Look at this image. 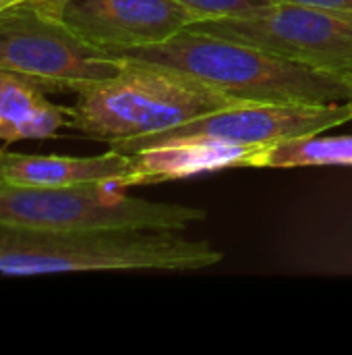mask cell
Segmentation results:
<instances>
[{
	"label": "cell",
	"instance_id": "obj_1",
	"mask_svg": "<svg viewBox=\"0 0 352 355\" xmlns=\"http://www.w3.org/2000/svg\"><path fill=\"white\" fill-rule=\"evenodd\" d=\"M114 56L174 69L232 100L251 104H336L349 102L352 96L349 77L193 29L162 44L114 52Z\"/></svg>",
	"mask_w": 352,
	"mask_h": 355
},
{
	"label": "cell",
	"instance_id": "obj_2",
	"mask_svg": "<svg viewBox=\"0 0 352 355\" xmlns=\"http://www.w3.org/2000/svg\"><path fill=\"white\" fill-rule=\"evenodd\" d=\"M222 252L160 229L102 231H8L0 229V275L29 277L102 270L193 272L216 266Z\"/></svg>",
	"mask_w": 352,
	"mask_h": 355
},
{
	"label": "cell",
	"instance_id": "obj_3",
	"mask_svg": "<svg viewBox=\"0 0 352 355\" xmlns=\"http://www.w3.org/2000/svg\"><path fill=\"white\" fill-rule=\"evenodd\" d=\"M243 104L168 67L124 58V69L77 92L71 129L106 141L160 133L197 116Z\"/></svg>",
	"mask_w": 352,
	"mask_h": 355
},
{
	"label": "cell",
	"instance_id": "obj_4",
	"mask_svg": "<svg viewBox=\"0 0 352 355\" xmlns=\"http://www.w3.org/2000/svg\"><path fill=\"white\" fill-rule=\"evenodd\" d=\"M116 185L37 187L0 183V229L66 233L102 229L180 231L205 218L193 206L131 198Z\"/></svg>",
	"mask_w": 352,
	"mask_h": 355
},
{
	"label": "cell",
	"instance_id": "obj_5",
	"mask_svg": "<svg viewBox=\"0 0 352 355\" xmlns=\"http://www.w3.org/2000/svg\"><path fill=\"white\" fill-rule=\"evenodd\" d=\"M187 29L241 42L284 60L352 77V17L297 2H270L251 12L210 17Z\"/></svg>",
	"mask_w": 352,
	"mask_h": 355
},
{
	"label": "cell",
	"instance_id": "obj_6",
	"mask_svg": "<svg viewBox=\"0 0 352 355\" xmlns=\"http://www.w3.org/2000/svg\"><path fill=\"white\" fill-rule=\"evenodd\" d=\"M124 58L95 48L35 4L0 10V71L39 89L79 92L116 77Z\"/></svg>",
	"mask_w": 352,
	"mask_h": 355
},
{
	"label": "cell",
	"instance_id": "obj_7",
	"mask_svg": "<svg viewBox=\"0 0 352 355\" xmlns=\"http://www.w3.org/2000/svg\"><path fill=\"white\" fill-rule=\"evenodd\" d=\"M352 121L349 102L336 104H234L178 127L110 144L122 154L174 144H222L259 150L284 139L324 133Z\"/></svg>",
	"mask_w": 352,
	"mask_h": 355
},
{
	"label": "cell",
	"instance_id": "obj_8",
	"mask_svg": "<svg viewBox=\"0 0 352 355\" xmlns=\"http://www.w3.org/2000/svg\"><path fill=\"white\" fill-rule=\"evenodd\" d=\"M35 6L110 54L168 42L201 19L174 0H44Z\"/></svg>",
	"mask_w": 352,
	"mask_h": 355
},
{
	"label": "cell",
	"instance_id": "obj_9",
	"mask_svg": "<svg viewBox=\"0 0 352 355\" xmlns=\"http://www.w3.org/2000/svg\"><path fill=\"white\" fill-rule=\"evenodd\" d=\"M135 160L131 154L108 150L100 156H29L10 154L0 162V183L37 187H131Z\"/></svg>",
	"mask_w": 352,
	"mask_h": 355
},
{
	"label": "cell",
	"instance_id": "obj_10",
	"mask_svg": "<svg viewBox=\"0 0 352 355\" xmlns=\"http://www.w3.org/2000/svg\"><path fill=\"white\" fill-rule=\"evenodd\" d=\"M71 125V112L66 106H58L48 100L46 92L35 83L0 71V139H48L62 127Z\"/></svg>",
	"mask_w": 352,
	"mask_h": 355
},
{
	"label": "cell",
	"instance_id": "obj_11",
	"mask_svg": "<svg viewBox=\"0 0 352 355\" xmlns=\"http://www.w3.org/2000/svg\"><path fill=\"white\" fill-rule=\"evenodd\" d=\"M257 150L222 144H174L149 148L131 154L135 160V175L131 187L193 177L199 173H214L222 168H239Z\"/></svg>",
	"mask_w": 352,
	"mask_h": 355
},
{
	"label": "cell",
	"instance_id": "obj_12",
	"mask_svg": "<svg viewBox=\"0 0 352 355\" xmlns=\"http://www.w3.org/2000/svg\"><path fill=\"white\" fill-rule=\"evenodd\" d=\"M243 166L297 168V166H352V135L324 137L309 133L284 139L251 154Z\"/></svg>",
	"mask_w": 352,
	"mask_h": 355
},
{
	"label": "cell",
	"instance_id": "obj_13",
	"mask_svg": "<svg viewBox=\"0 0 352 355\" xmlns=\"http://www.w3.org/2000/svg\"><path fill=\"white\" fill-rule=\"evenodd\" d=\"M189 10L197 12L201 19L210 17H228V15H243L268 6L272 0H174Z\"/></svg>",
	"mask_w": 352,
	"mask_h": 355
},
{
	"label": "cell",
	"instance_id": "obj_14",
	"mask_svg": "<svg viewBox=\"0 0 352 355\" xmlns=\"http://www.w3.org/2000/svg\"><path fill=\"white\" fill-rule=\"evenodd\" d=\"M272 2H297V4H307V6H315V8H324L330 12H340V15L352 17V0H272Z\"/></svg>",
	"mask_w": 352,
	"mask_h": 355
},
{
	"label": "cell",
	"instance_id": "obj_15",
	"mask_svg": "<svg viewBox=\"0 0 352 355\" xmlns=\"http://www.w3.org/2000/svg\"><path fill=\"white\" fill-rule=\"evenodd\" d=\"M44 0H0V10L2 8H12V6H23V4H39Z\"/></svg>",
	"mask_w": 352,
	"mask_h": 355
},
{
	"label": "cell",
	"instance_id": "obj_16",
	"mask_svg": "<svg viewBox=\"0 0 352 355\" xmlns=\"http://www.w3.org/2000/svg\"><path fill=\"white\" fill-rule=\"evenodd\" d=\"M4 156H6V150H2V148H0V162H2V158H4Z\"/></svg>",
	"mask_w": 352,
	"mask_h": 355
},
{
	"label": "cell",
	"instance_id": "obj_17",
	"mask_svg": "<svg viewBox=\"0 0 352 355\" xmlns=\"http://www.w3.org/2000/svg\"><path fill=\"white\" fill-rule=\"evenodd\" d=\"M351 81H352V77H351ZM349 104H351V106H352V96H351V100H349Z\"/></svg>",
	"mask_w": 352,
	"mask_h": 355
}]
</instances>
